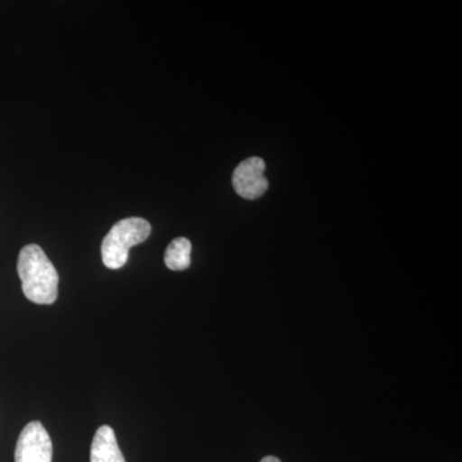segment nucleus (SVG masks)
<instances>
[{"label":"nucleus","mask_w":462,"mask_h":462,"mask_svg":"<svg viewBox=\"0 0 462 462\" xmlns=\"http://www.w3.org/2000/svg\"><path fill=\"white\" fill-rule=\"evenodd\" d=\"M17 273L27 300L36 305L56 302L60 276L41 245H29L21 249Z\"/></svg>","instance_id":"nucleus-1"},{"label":"nucleus","mask_w":462,"mask_h":462,"mask_svg":"<svg viewBox=\"0 0 462 462\" xmlns=\"http://www.w3.org/2000/svg\"><path fill=\"white\" fill-rule=\"evenodd\" d=\"M152 226L141 217H127L116 223L102 243V260L111 270L127 263L130 248L141 245L151 236Z\"/></svg>","instance_id":"nucleus-2"},{"label":"nucleus","mask_w":462,"mask_h":462,"mask_svg":"<svg viewBox=\"0 0 462 462\" xmlns=\"http://www.w3.org/2000/svg\"><path fill=\"white\" fill-rule=\"evenodd\" d=\"M53 446L41 421L29 422L18 437L14 462H51Z\"/></svg>","instance_id":"nucleus-3"},{"label":"nucleus","mask_w":462,"mask_h":462,"mask_svg":"<svg viewBox=\"0 0 462 462\" xmlns=\"http://www.w3.org/2000/svg\"><path fill=\"white\" fill-rule=\"evenodd\" d=\"M264 170V161L258 157L247 158L234 170L233 187L242 199L254 200L266 193L269 181Z\"/></svg>","instance_id":"nucleus-4"},{"label":"nucleus","mask_w":462,"mask_h":462,"mask_svg":"<svg viewBox=\"0 0 462 462\" xmlns=\"http://www.w3.org/2000/svg\"><path fill=\"white\" fill-rule=\"evenodd\" d=\"M90 462H126L114 430L103 425L97 430L90 449Z\"/></svg>","instance_id":"nucleus-5"},{"label":"nucleus","mask_w":462,"mask_h":462,"mask_svg":"<svg viewBox=\"0 0 462 462\" xmlns=\"http://www.w3.org/2000/svg\"><path fill=\"white\" fill-rule=\"evenodd\" d=\"M191 243L187 238H176L166 249L165 263L172 272H182L190 266Z\"/></svg>","instance_id":"nucleus-6"},{"label":"nucleus","mask_w":462,"mask_h":462,"mask_svg":"<svg viewBox=\"0 0 462 462\" xmlns=\"http://www.w3.org/2000/svg\"><path fill=\"white\" fill-rule=\"evenodd\" d=\"M260 462H282L279 460L278 457H275V456H266V457H263V460Z\"/></svg>","instance_id":"nucleus-7"}]
</instances>
